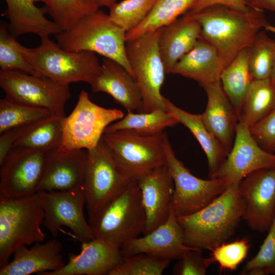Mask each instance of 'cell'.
<instances>
[{"instance_id": "ee69618b", "label": "cell", "mask_w": 275, "mask_h": 275, "mask_svg": "<svg viewBox=\"0 0 275 275\" xmlns=\"http://www.w3.org/2000/svg\"><path fill=\"white\" fill-rule=\"evenodd\" d=\"M30 125L14 127L1 133L0 165L12 149L15 143L23 134Z\"/></svg>"}, {"instance_id": "30bf717a", "label": "cell", "mask_w": 275, "mask_h": 275, "mask_svg": "<svg viewBox=\"0 0 275 275\" xmlns=\"http://www.w3.org/2000/svg\"><path fill=\"white\" fill-rule=\"evenodd\" d=\"M88 155L81 187L89 217L123 191L134 178L118 170L102 139Z\"/></svg>"}, {"instance_id": "9a60e30c", "label": "cell", "mask_w": 275, "mask_h": 275, "mask_svg": "<svg viewBox=\"0 0 275 275\" xmlns=\"http://www.w3.org/2000/svg\"><path fill=\"white\" fill-rule=\"evenodd\" d=\"M242 219L254 231L267 232L275 214V166L256 170L238 184Z\"/></svg>"}, {"instance_id": "ac0fdd59", "label": "cell", "mask_w": 275, "mask_h": 275, "mask_svg": "<svg viewBox=\"0 0 275 275\" xmlns=\"http://www.w3.org/2000/svg\"><path fill=\"white\" fill-rule=\"evenodd\" d=\"M190 250H201L185 244L182 230L172 206L165 223L149 233L127 241L121 248L124 257L143 253L171 261L179 259Z\"/></svg>"}, {"instance_id": "74e56055", "label": "cell", "mask_w": 275, "mask_h": 275, "mask_svg": "<svg viewBox=\"0 0 275 275\" xmlns=\"http://www.w3.org/2000/svg\"><path fill=\"white\" fill-rule=\"evenodd\" d=\"M16 39L4 24L0 26V67L2 70H18L40 75L20 52Z\"/></svg>"}, {"instance_id": "52a82bcc", "label": "cell", "mask_w": 275, "mask_h": 275, "mask_svg": "<svg viewBox=\"0 0 275 275\" xmlns=\"http://www.w3.org/2000/svg\"><path fill=\"white\" fill-rule=\"evenodd\" d=\"M163 132L146 135L119 130L104 133L102 139L119 171L136 179L157 167L167 164Z\"/></svg>"}, {"instance_id": "f1b7e54d", "label": "cell", "mask_w": 275, "mask_h": 275, "mask_svg": "<svg viewBox=\"0 0 275 275\" xmlns=\"http://www.w3.org/2000/svg\"><path fill=\"white\" fill-rule=\"evenodd\" d=\"M197 0H156L146 18L134 29L125 34L126 42L156 31L185 14Z\"/></svg>"}, {"instance_id": "836d02e7", "label": "cell", "mask_w": 275, "mask_h": 275, "mask_svg": "<svg viewBox=\"0 0 275 275\" xmlns=\"http://www.w3.org/2000/svg\"><path fill=\"white\" fill-rule=\"evenodd\" d=\"M51 115L47 109L21 104L5 97L0 99V134L14 127L32 124Z\"/></svg>"}, {"instance_id": "5b68a950", "label": "cell", "mask_w": 275, "mask_h": 275, "mask_svg": "<svg viewBox=\"0 0 275 275\" xmlns=\"http://www.w3.org/2000/svg\"><path fill=\"white\" fill-rule=\"evenodd\" d=\"M16 45L37 72L61 84L82 81L90 84L101 71L95 53L66 50L49 37L41 38L40 44L35 48L25 47L17 41Z\"/></svg>"}, {"instance_id": "4dcf8cb0", "label": "cell", "mask_w": 275, "mask_h": 275, "mask_svg": "<svg viewBox=\"0 0 275 275\" xmlns=\"http://www.w3.org/2000/svg\"><path fill=\"white\" fill-rule=\"evenodd\" d=\"M63 118L51 115L31 124L12 148L47 152L58 148L62 139Z\"/></svg>"}, {"instance_id": "f6af8a7d", "label": "cell", "mask_w": 275, "mask_h": 275, "mask_svg": "<svg viewBox=\"0 0 275 275\" xmlns=\"http://www.w3.org/2000/svg\"><path fill=\"white\" fill-rule=\"evenodd\" d=\"M252 8L267 10L275 13V0H246Z\"/></svg>"}, {"instance_id": "9c48e42d", "label": "cell", "mask_w": 275, "mask_h": 275, "mask_svg": "<svg viewBox=\"0 0 275 275\" xmlns=\"http://www.w3.org/2000/svg\"><path fill=\"white\" fill-rule=\"evenodd\" d=\"M124 117L120 109L106 108L94 103L82 90L72 112L62 119V139L58 148L92 150L97 146L107 127Z\"/></svg>"}, {"instance_id": "8992f818", "label": "cell", "mask_w": 275, "mask_h": 275, "mask_svg": "<svg viewBox=\"0 0 275 275\" xmlns=\"http://www.w3.org/2000/svg\"><path fill=\"white\" fill-rule=\"evenodd\" d=\"M45 213L37 193L18 198H0V268L20 245L43 242Z\"/></svg>"}, {"instance_id": "d6986e66", "label": "cell", "mask_w": 275, "mask_h": 275, "mask_svg": "<svg viewBox=\"0 0 275 275\" xmlns=\"http://www.w3.org/2000/svg\"><path fill=\"white\" fill-rule=\"evenodd\" d=\"M87 155V150H62L58 147L47 152L37 192L66 191L81 186Z\"/></svg>"}, {"instance_id": "e0dca14e", "label": "cell", "mask_w": 275, "mask_h": 275, "mask_svg": "<svg viewBox=\"0 0 275 275\" xmlns=\"http://www.w3.org/2000/svg\"><path fill=\"white\" fill-rule=\"evenodd\" d=\"M146 215L143 235L168 219L172 207L174 182L167 164L157 167L136 178Z\"/></svg>"}, {"instance_id": "ffe728a7", "label": "cell", "mask_w": 275, "mask_h": 275, "mask_svg": "<svg viewBox=\"0 0 275 275\" xmlns=\"http://www.w3.org/2000/svg\"><path fill=\"white\" fill-rule=\"evenodd\" d=\"M81 243L79 254L70 253L63 267L40 275H109L123 260L120 248L101 240L94 238Z\"/></svg>"}, {"instance_id": "1f68e13d", "label": "cell", "mask_w": 275, "mask_h": 275, "mask_svg": "<svg viewBox=\"0 0 275 275\" xmlns=\"http://www.w3.org/2000/svg\"><path fill=\"white\" fill-rule=\"evenodd\" d=\"M177 123L176 119L166 111L155 109L149 113H138L127 111L123 118L108 126L104 133L128 130L141 135H155L162 133L167 127Z\"/></svg>"}, {"instance_id": "44dd1931", "label": "cell", "mask_w": 275, "mask_h": 275, "mask_svg": "<svg viewBox=\"0 0 275 275\" xmlns=\"http://www.w3.org/2000/svg\"><path fill=\"white\" fill-rule=\"evenodd\" d=\"M89 85L93 93H107L127 111L143 113L142 94L137 81L115 61L104 58L100 74Z\"/></svg>"}, {"instance_id": "f546056e", "label": "cell", "mask_w": 275, "mask_h": 275, "mask_svg": "<svg viewBox=\"0 0 275 275\" xmlns=\"http://www.w3.org/2000/svg\"><path fill=\"white\" fill-rule=\"evenodd\" d=\"M275 107V82L271 78L254 79L240 114L239 120L249 128Z\"/></svg>"}, {"instance_id": "7c38bea8", "label": "cell", "mask_w": 275, "mask_h": 275, "mask_svg": "<svg viewBox=\"0 0 275 275\" xmlns=\"http://www.w3.org/2000/svg\"><path fill=\"white\" fill-rule=\"evenodd\" d=\"M0 86L5 97L12 101L47 109L53 116L65 117V104L71 97L69 85L42 75L1 70Z\"/></svg>"}, {"instance_id": "4fadbf2b", "label": "cell", "mask_w": 275, "mask_h": 275, "mask_svg": "<svg viewBox=\"0 0 275 275\" xmlns=\"http://www.w3.org/2000/svg\"><path fill=\"white\" fill-rule=\"evenodd\" d=\"M39 195L45 213L42 225L56 238L62 226L69 228L80 242L94 238L84 213L86 204L82 187L66 191H40Z\"/></svg>"}, {"instance_id": "4316f807", "label": "cell", "mask_w": 275, "mask_h": 275, "mask_svg": "<svg viewBox=\"0 0 275 275\" xmlns=\"http://www.w3.org/2000/svg\"><path fill=\"white\" fill-rule=\"evenodd\" d=\"M166 111L187 127L199 143L207 159L209 177L211 178L226 158L228 152L208 129L201 114H193L176 106L164 97Z\"/></svg>"}, {"instance_id": "83f0119b", "label": "cell", "mask_w": 275, "mask_h": 275, "mask_svg": "<svg viewBox=\"0 0 275 275\" xmlns=\"http://www.w3.org/2000/svg\"><path fill=\"white\" fill-rule=\"evenodd\" d=\"M250 47L241 50L223 70L220 81L239 116L254 80L249 66Z\"/></svg>"}, {"instance_id": "f35d334b", "label": "cell", "mask_w": 275, "mask_h": 275, "mask_svg": "<svg viewBox=\"0 0 275 275\" xmlns=\"http://www.w3.org/2000/svg\"><path fill=\"white\" fill-rule=\"evenodd\" d=\"M260 248L239 272L240 275L273 274L275 269V214Z\"/></svg>"}, {"instance_id": "8d00e7d4", "label": "cell", "mask_w": 275, "mask_h": 275, "mask_svg": "<svg viewBox=\"0 0 275 275\" xmlns=\"http://www.w3.org/2000/svg\"><path fill=\"white\" fill-rule=\"evenodd\" d=\"M171 260L141 253L124 257L109 275H161Z\"/></svg>"}, {"instance_id": "7bdbcfd3", "label": "cell", "mask_w": 275, "mask_h": 275, "mask_svg": "<svg viewBox=\"0 0 275 275\" xmlns=\"http://www.w3.org/2000/svg\"><path fill=\"white\" fill-rule=\"evenodd\" d=\"M214 5H223L243 12H248L252 8L246 0H197L194 7L184 15H193Z\"/></svg>"}, {"instance_id": "6da1fadb", "label": "cell", "mask_w": 275, "mask_h": 275, "mask_svg": "<svg viewBox=\"0 0 275 275\" xmlns=\"http://www.w3.org/2000/svg\"><path fill=\"white\" fill-rule=\"evenodd\" d=\"M187 15L200 23V38L215 48L225 67L241 50L251 47L260 31L275 34V26L267 20L264 10L259 9L243 12L214 5Z\"/></svg>"}, {"instance_id": "3957f363", "label": "cell", "mask_w": 275, "mask_h": 275, "mask_svg": "<svg viewBox=\"0 0 275 275\" xmlns=\"http://www.w3.org/2000/svg\"><path fill=\"white\" fill-rule=\"evenodd\" d=\"M125 34L108 14L99 9L84 15L71 29L55 36L63 49L97 53L119 63L135 78L126 57Z\"/></svg>"}, {"instance_id": "5bb4252c", "label": "cell", "mask_w": 275, "mask_h": 275, "mask_svg": "<svg viewBox=\"0 0 275 275\" xmlns=\"http://www.w3.org/2000/svg\"><path fill=\"white\" fill-rule=\"evenodd\" d=\"M47 152L12 148L0 165V198H18L37 192Z\"/></svg>"}, {"instance_id": "ab89813d", "label": "cell", "mask_w": 275, "mask_h": 275, "mask_svg": "<svg viewBox=\"0 0 275 275\" xmlns=\"http://www.w3.org/2000/svg\"><path fill=\"white\" fill-rule=\"evenodd\" d=\"M250 247L247 238L224 242L211 251V257L214 262L218 263L221 271H233L247 257Z\"/></svg>"}, {"instance_id": "603a6c76", "label": "cell", "mask_w": 275, "mask_h": 275, "mask_svg": "<svg viewBox=\"0 0 275 275\" xmlns=\"http://www.w3.org/2000/svg\"><path fill=\"white\" fill-rule=\"evenodd\" d=\"M63 248L56 238L36 243L30 249L20 245L14 250L13 259L0 268V275L40 274L59 270L65 265L60 254Z\"/></svg>"}, {"instance_id": "7a4b0ae2", "label": "cell", "mask_w": 275, "mask_h": 275, "mask_svg": "<svg viewBox=\"0 0 275 275\" xmlns=\"http://www.w3.org/2000/svg\"><path fill=\"white\" fill-rule=\"evenodd\" d=\"M238 184H231L222 194L197 212L177 217L185 244L211 251L234 234L242 219L244 209Z\"/></svg>"}, {"instance_id": "277c9868", "label": "cell", "mask_w": 275, "mask_h": 275, "mask_svg": "<svg viewBox=\"0 0 275 275\" xmlns=\"http://www.w3.org/2000/svg\"><path fill=\"white\" fill-rule=\"evenodd\" d=\"M89 223L95 238L120 249L143 234L146 215L136 179L89 217Z\"/></svg>"}, {"instance_id": "ba28073f", "label": "cell", "mask_w": 275, "mask_h": 275, "mask_svg": "<svg viewBox=\"0 0 275 275\" xmlns=\"http://www.w3.org/2000/svg\"><path fill=\"white\" fill-rule=\"evenodd\" d=\"M159 32L160 29L126 43L127 60L142 94L143 113L166 111L160 93L166 73L159 50Z\"/></svg>"}, {"instance_id": "7dc6e473", "label": "cell", "mask_w": 275, "mask_h": 275, "mask_svg": "<svg viewBox=\"0 0 275 275\" xmlns=\"http://www.w3.org/2000/svg\"><path fill=\"white\" fill-rule=\"evenodd\" d=\"M270 78L275 82V59Z\"/></svg>"}, {"instance_id": "7402d4cb", "label": "cell", "mask_w": 275, "mask_h": 275, "mask_svg": "<svg viewBox=\"0 0 275 275\" xmlns=\"http://www.w3.org/2000/svg\"><path fill=\"white\" fill-rule=\"evenodd\" d=\"M201 87L207 97L206 109L201 114L203 121L229 153L239 120L238 114L225 92L220 79Z\"/></svg>"}, {"instance_id": "2e32d148", "label": "cell", "mask_w": 275, "mask_h": 275, "mask_svg": "<svg viewBox=\"0 0 275 275\" xmlns=\"http://www.w3.org/2000/svg\"><path fill=\"white\" fill-rule=\"evenodd\" d=\"M274 166L275 154L263 149L250 128L239 120L232 147L211 178H224L230 184L239 183L256 170Z\"/></svg>"}, {"instance_id": "484cf974", "label": "cell", "mask_w": 275, "mask_h": 275, "mask_svg": "<svg viewBox=\"0 0 275 275\" xmlns=\"http://www.w3.org/2000/svg\"><path fill=\"white\" fill-rule=\"evenodd\" d=\"M12 35L16 38L32 33L40 38L56 35L61 29L45 16V8L37 7L34 0H5Z\"/></svg>"}, {"instance_id": "bcb514c9", "label": "cell", "mask_w": 275, "mask_h": 275, "mask_svg": "<svg viewBox=\"0 0 275 275\" xmlns=\"http://www.w3.org/2000/svg\"><path fill=\"white\" fill-rule=\"evenodd\" d=\"M100 7L109 8L112 5L116 2L117 0H97Z\"/></svg>"}, {"instance_id": "8fae6325", "label": "cell", "mask_w": 275, "mask_h": 275, "mask_svg": "<svg viewBox=\"0 0 275 275\" xmlns=\"http://www.w3.org/2000/svg\"><path fill=\"white\" fill-rule=\"evenodd\" d=\"M163 139L167 165L174 185L172 206L177 217L188 215L203 208L231 184L224 178L205 180L194 176L176 157L165 131Z\"/></svg>"}, {"instance_id": "d4e9b609", "label": "cell", "mask_w": 275, "mask_h": 275, "mask_svg": "<svg viewBox=\"0 0 275 275\" xmlns=\"http://www.w3.org/2000/svg\"><path fill=\"white\" fill-rule=\"evenodd\" d=\"M225 68L215 48L200 38L176 63L171 73L192 79L202 86L219 80Z\"/></svg>"}, {"instance_id": "cb8c5ba5", "label": "cell", "mask_w": 275, "mask_h": 275, "mask_svg": "<svg viewBox=\"0 0 275 275\" xmlns=\"http://www.w3.org/2000/svg\"><path fill=\"white\" fill-rule=\"evenodd\" d=\"M201 26L193 17L184 15L160 28L158 47L166 74L201 37Z\"/></svg>"}, {"instance_id": "60d3db41", "label": "cell", "mask_w": 275, "mask_h": 275, "mask_svg": "<svg viewBox=\"0 0 275 275\" xmlns=\"http://www.w3.org/2000/svg\"><path fill=\"white\" fill-rule=\"evenodd\" d=\"M173 269L176 275H205L214 262L212 257L205 258L201 250H188L178 259Z\"/></svg>"}, {"instance_id": "b9f144b4", "label": "cell", "mask_w": 275, "mask_h": 275, "mask_svg": "<svg viewBox=\"0 0 275 275\" xmlns=\"http://www.w3.org/2000/svg\"><path fill=\"white\" fill-rule=\"evenodd\" d=\"M250 129L254 138L263 149L272 153L275 151V107Z\"/></svg>"}, {"instance_id": "d590c367", "label": "cell", "mask_w": 275, "mask_h": 275, "mask_svg": "<svg viewBox=\"0 0 275 275\" xmlns=\"http://www.w3.org/2000/svg\"><path fill=\"white\" fill-rule=\"evenodd\" d=\"M156 0H123L108 8L112 20L126 33L134 29L148 15Z\"/></svg>"}, {"instance_id": "e575fe53", "label": "cell", "mask_w": 275, "mask_h": 275, "mask_svg": "<svg viewBox=\"0 0 275 275\" xmlns=\"http://www.w3.org/2000/svg\"><path fill=\"white\" fill-rule=\"evenodd\" d=\"M260 31L250 47L249 66L254 79L270 78L275 59V40Z\"/></svg>"}, {"instance_id": "c3c4849f", "label": "cell", "mask_w": 275, "mask_h": 275, "mask_svg": "<svg viewBox=\"0 0 275 275\" xmlns=\"http://www.w3.org/2000/svg\"><path fill=\"white\" fill-rule=\"evenodd\" d=\"M273 274H275V269H274V271H273Z\"/></svg>"}, {"instance_id": "d6a6232c", "label": "cell", "mask_w": 275, "mask_h": 275, "mask_svg": "<svg viewBox=\"0 0 275 275\" xmlns=\"http://www.w3.org/2000/svg\"><path fill=\"white\" fill-rule=\"evenodd\" d=\"M44 3L46 12L62 31L73 27L84 15L100 7L97 0H34Z\"/></svg>"}]
</instances>
